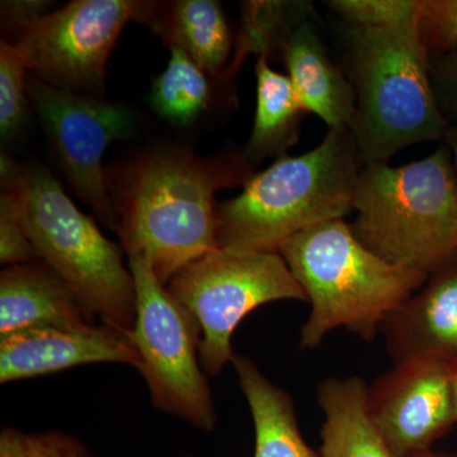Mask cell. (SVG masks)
<instances>
[{"label":"cell","instance_id":"6da1fadb","mask_svg":"<svg viewBox=\"0 0 457 457\" xmlns=\"http://www.w3.org/2000/svg\"><path fill=\"white\" fill-rule=\"evenodd\" d=\"M245 154L212 156L161 147L112 168L107 191L129 258H143L167 287L191 262L218 248L215 194L254 176Z\"/></svg>","mask_w":457,"mask_h":457},{"label":"cell","instance_id":"7a4b0ae2","mask_svg":"<svg viewBox=\"0 0 457 457\" xmlns=\"http://www.w3.org/2000/svg\"><path fill=\"white\" fill-rule=\"evenodd\" d=\"M363 163L348 128L329 129L315 149L284 155L218 206V248L278 252L286 240L353 212Z\"/></svg>","mask_w":457,"mask_h":457},{"label":"cell","instance_id":"3957f363","mask_svg":"<svg viewBox=\"0 0 457 457\" xmlns=\"http://www.w3.org/2000/svg\"><path fill=\"white\" fill-rule=\"evenodd\" d=\"M345 26V73L356 97L348 129L363 165L387 163L405 147L444 139L450 122L433 89L418 21Z\"/></svg>","mask_w":457,"mask_h":457},{"label":"cell","instance_id":"277c9868","mask_svg":"<svg viewBox=\"0 0 457 457\" xmlns=\"http://www.w3.org/2000/svg\"><path fill=\"white\" fill-rule=\"evenodd\" d=\"M3 194L8 195L38 257L77 295L90 318L131 330L137 290L122 248L75 206L46 168L18 165L2 153Z\"/></svg>","mask_w":457,"mask_h":457},{"label":"cell","instance_id":"5b68a950","mask_svg":"<svg viewBox=\"0 0 457 457\" xmlns=\"http://www.w3.org/2000/svg\"><path fill=\"white\" fill-rule=\"evenodd\" d=\"M278 253L312 305L300 333L303 348L318 347L341 327L374 341L384 321L429 278L372 253L343 220L306 228L286 240Z\"/></svg>","mask_w":457,"mask_h":457},{"label":"cell","instance_id":"8992f818","mask_svg":"<svg viewBox=\"0 0 457 457\" xmlns=\"http://www.w3.org/2000/svg\"><path fill=\"white\" fill-rule=\"evenodd\" d=\"M352 233L372 253L437 272L457 255V174L450 147L400 167L363 165Z\"/></svg>","mask_w":457,"mask_h":457},{"label":"cell","instance_id":"52a82bcc","mask_svg":"<svg viewBox=\"0 0 457 457\" xmlns=\"http://www.w3.org/2000/svg\"><path fill=\"white\" fill-rule=\"evenodd\" d=\"M167 290L201 329L200 362L216 376L234 357L231 338L240 321L264 303L308 302L278 252L233 253L215 249L179 270Z\"/></svg>","mask_w":457,"mask_h":457},{"label":"cell","instance_id":"ba28073f","mask_svg":"<svg viewBox=\"0 0 457 457\" xmlns=\"http://www.w3.org/2000/svg\"><path fill=\"white\" fill-rule=\"evenodd\" d=\"M129 266L137 290V319L130 337L153 405L212 432L218 418L200 362V326L145 260L129 258Z\"/></svg>","mask_w":457,"mask_h":457},{"label":"cell","instance_id":"9c48e42d","mask_svg":"<svg viewBox=\"0 0 457 457\" xmlns=\"http://www.w3.org/2000/svg\"><path fill=\"white\" fill-rule=\"evenodd\" d=\"M155 2L74 0L35 18L14 44L27 69L53 86L83 93L102 92L108 57L129 22L146 23Z\"/></svg>","mask_w":457,"mask_h":457},{"label":"cell","instance_id":"30bf717a","mask_svg":"<svg viewBox=\"0 0 457 457\" xmlns=\"http://www.w3.org/2000/svg\"><path fill=\"white\" fill-rule=\"evenodd\" d=\"M27 93L75 194L116 230L102 161L111 143L130 134V111L96 96L59 88L33 74L27 78Z\"/></svg>","mask_w":457,"mask_h":457},{"label":"cell","instance_id":"8fae6325","mask_svg":"<svg viewBox=\"0 0 457 457\" xmlns=\"http://www.w3.org/2000/svg\"><path fill=\"white\" fill-rule=\"evenodd\" d=\"M451 368L441 357H414L369 386L370 417L394 456L431 450L455 425Z\"/></svg>","mask_w":457,"mask_h":457},{"label":"cell","instance_id":"7c38bea8","mask_svg":"<svg viewBox=\"0 0 457 457\" xmlns=\"http://www.w3.org/2000/svg\"><path fill=\"white\" fill-rule=\"evenodd\" d=\"M139 362L130 330L108 323L37 327L0 337V384L90 363H123L137 369Z\"/></svg>","mask_w":457,"mask_h":457},{"label":"cell","instance_id":"4fadbf2b","mask_svg":"<svg viewBox=\"0 0 457 457\" xmlns=\"http://www.w3.org/2000/svg\"><path fill=\"white\" fill-rule=\"evenodd\" d=\"M435 273L381 327L394 365L422 356L457 361V266Z\"/></svg>","mask_w":457,"mask_h":457},{"label":"cell","instance_id":"5bb4252c","mask_svg":"<svg viewBox=\"0 0 457 457\" xmlns=\"http://www.w3.org/2000/svg\"><path fill=\"white\" fill-rule=\"evenodd\" d=\"M93 321L68 284L38 260L0 273V337L46 326Z\"/></svg>","mask_w":457,"mask_h":457},{"label":"cell","instance_id":"9a60e30c","mask_svg":"<svg viewBox=\"0 0 457 457\" xmlns=\"http://www.w3.org/2000/svg\"><path fill=\"white\" fill-rule=\"evenodd\" d=\"M281 56L306 112L317 114L329 129L350 128L356 108L353 87L311 21L295 29Z\"/></svg>","mask_w":457,"mask_h":457},{"label":"cell","instance_id":"2e32d148","mask_svg":"<svg viewBox=\"0 0 457 457\" xmlns=\"http://www.w3.org/2000/svg\"><path fill=\"white\" fill-rule=\"evenodd\" d=\"M146 23L170 49L182 50L212 77H225L233 37L218 2H155Z\"/></svg>","mask_w":457,"mask_h":457},{"label":"cell","instance_id":"e0dca14e","mask_svg":"<svg viewBox=\"0 0 457 457\" xmlns=\"http://www.w3.org/2000/svg\"><path fill=\"white\" fill-rule=\"evenodd\" d=\"M368 392L357 376L329 378L319 385V405L326 416L321 457H395L370 417Z\"/></svg>","mask_w":457,"mask_h":457},{"label":"cell","instance_id":"ac0fdd59","mask_svg":"<svg viewBox=\"0 0 457 457\" xmlns=\"http://www.w3.org/2000/svg\"><path fill=\"white\" fill-rule=\"evenodd\" d=\"M231 363L253 418L254 457H321L303 440L290 394L262 374L249 357L234 354Z\"/></svg>","mask_w":457,"mask_h":457},{"label":"cell","instance_id":"d6986e66","mask_svg":"<svg viewBox=\"0 0 457 457\" xmlns=\"http://www.w3.org/2000/svg\"><path fill=\"white\" fill-rule=\"evenodd\" d=\"M255 79L257 106L245 155L258 163L266 158H281L299 141L306 111L290 78L273 71L267 57H258Z\"/></svg>","mask_w":457,"mask_h":457},{"label":"cell","instance_id":"ffe728a7","mask_svg":"<svg viewBox=\"0 0 457 457\" xmlns=\"http://www.w3.org/2000/svg\"><path fill=\"white\" fill-rule=\"evenodd\" d=\"M314 11L311 2L242 3V26L237 36L236 53L228 66L224 79L233 77L248 54L258 57L281 55L286 42L295 29L308 21Z\"/></svg>","mask_w":457,"mask_h":457},{"label":"cell","instance_id":"44dd1931","mask_svg":"<svg viewBox=\"0 0 457 457\" xmlns=\"http://www.w3.org/2000/svg\"><path fill=\"white\" fill-rule=\"evenodd\" d=\"M210 77L187 54L171 47L167 68L153 82V108L174 125H188L209 108L212 97Z\"/></svg>","mask_w":457,"mask_h":457},{"label":"cell","instance_id":"7402d4cb","mask_svg":"<svg viewBox=\"0 0 457 457\" xmlns=\"http://www.w3.org/2000/svg\"><path fill=\"white\" fill-rule=\"evenodd\" d=\"M27 69L25 56L14 42L0 44V132L11 139L23 122L26 110Z\"/></svg>","mask_w":457,"mask_h":457},{"label":"cell","instance_id":"603a6c76","mask_svg":"<svg viewBox=\"0 0 457 457\" xmlns=\"http://www.w3.org/2000/svg\"><path fill=\"white\" fill-rule=\"evenodd\" d=\"M0 457H93L79 438L53 429L26 432L5 426L0 431Z\"/></svg>","mask_w":457,"mask_h":457},{"label":"cell","instance_id":"cb8c5ba5","mask_svg":"<svg viewBox=\"0 0 457 457\" xmlns=\"http://www.w3.org/2000/svg\"><path fill=\"white\" fill-rule=\"evenodd\" d=\"M330 11L353 27H387L416 22L420 0H327Z\"/></svg>","mask_w":457,"mask_h":457},{"label":"cell","instance_id":"d4e9b609","mask_svg":"<svg viewBox=\"0 0 457 457\" xmlns=\"http://www.w3.org/2000/svg\"><path fill=\"white\" fill-rule=\"evenodd\" d=\"M418 29L429 59L457 44V0H420Z\"/></svg>","mask_w":457,"mask_h":457},{"label":"cell","instance_id":"484cf974","mask_svg":"<svg viewBox=\"0 0 457 457\" xmlns=\"http://www.w3.org/2000/svg\"><path fill=\"white\" fill-rule=\"evenodd\" d=\"M40 260L29 234L18 220L8 195L0 200V262L5 266L29 263Z\"/></svg>","mask_w":457,"mask_h":457},{"label":"cell","instance_id":"4316f807","mask_svg":"<svg viewBox=\"0 0 457 457\" xmlns=\"http://www.w3.org/2000/svg\"><path fill=\"white\" fill-rule=\"evenodd\" d=\"M429 71L433 89L444 116L450 123L457 121V44L441 55L432 57Z\"/></svg>","mask_w":457,"mask_h":457},{"label":"cell","instance_id":"83f0119b","mask_svg":"<svg viewBox=\"0 0 457 457\" xmlns=\"http://www.w3.org/2000/svg\"><path fill=\"white\" fill-rule=\"evenodd\" d=\"M49 7L47 2H3L2 3V25L9 31L17 33L26 25H29L35 18L42 16L45 9Z\"/></svg>","mask_w":457,"mask_h":457},{"label":"cell","instance_id":"f1b7e54d","mask_svg":"<svg viewBox=\"0 0 457 457\" xmlns=\"http://www.w3.org/2000/svg\"><path fill=\"white\" fill-rule=\"evenodd\" d=\"M444 139L446 141L445 144L450 147L451 153H453L457 174V121L450 123Z\"/></svg>","mask_w":457,"mask_h":457},{"label":"cell","instance_id":"f546056e","mask_svg":"<svg viewBox=\"0 0 457 457\" xmlns=\"http://www.w3.org/2000/svg\"><path fill=\"white\" fill-rule=\"evenodd\" d=\"M451 385H453V409H455L457 423V361L453 362V368H451Z\"/></svg>","mask_w":457,"mask_h":457},{"label":"cell","instance_id":"4dcf8cb0","mask_svg":"<svg viewBox=\"0 0 457 457\" xmlns=\"http://www.w3.org/2000/svg\"><path fill=\"white\" fill-rule=\"evenodd\" d=\"M409 457H457V453H441V451H433L431 449Z\"/></svg>","mask_w":457,"mask_h":457},{"label":"cell","instance_id":"1f68e13d","mask_svg":"<svg viewBox=\"0 0 457 457\" xmlns=\"http://www.w3.org/2000/svg\"><path fill=\"white\" fill-rule=\"evenodd\" d=\"M186 457H194V456H186Z\"/></svg>","mask_w":457,"mask_h":457}]
</instances>
